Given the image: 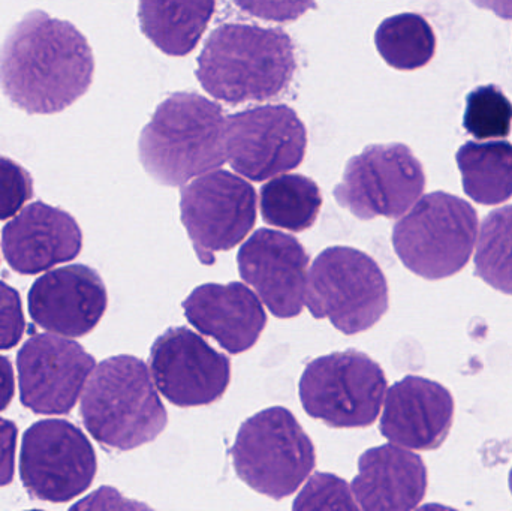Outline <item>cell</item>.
<instances>
[{"label":"cell","mask_w":512,"mask_h":511,"mask_svg":"<svg viewBox=\"0 0 512 511\" xmlns=\"http://www.w3.org/2000/svg\"><path fill=\"white\" fill-rule=\"evenodd\" d=\"M466 195L478 204L496 206L512 197V144L468 141L456 155Z\"/></svg>","instance_id":"22"},{"label":"cell","mask_w":512,"mask_h":511,"mask_svg":"<svg viewBox=\"0 0 512 511\" xmlns=\"http://www.w3.org/2000/svg\"><path fill=\"white\" fill-rule=\"evenodd\" d=\"M80 413L101 446L120 452L152 443L168 425L152 372L134 356L111 357L95 366L81 395Z\"/></svg>","instance_id":"4"},{"label":"cell","mask_w":512,"mask_h":511,"mask_svg":"<svg viewBox=\"0 0 512 511\" xmlns=\"http://www.w3.org/2000/svg\"><path fill=\"white\" fill-rule=\"evenodd\" d=\"M478 278L512 296V206L493 210L481 225L475 252Z\"/></svg>","instance_id":"25"},{"label":"cell","mask_w":512,"mask_h":511,"mask_svg":"<svg viewBox=\"0 0 512 511\" xmlns=\"http://www.w3.org/2000/svg\"><path fill=\"white\" fill-rule=\"evenodd\" d=\"M107 288L92 267H60L42 275L29 291V314L41 329L65 338L89 335L104 317Z\"/></svg>","instance_id":"16"},{"label":"cell","mask_w":512,"mask_h":511,"mask_svg":"<svg viewBox=\"0 0 512 511\" xmlns=\"http://www.w3.org/2000/svg\"><path fill=\"white\" fill-rule=\"evenodd\" d=\"M242 11L274 23H289L316 8L315 0H234Z\"/></svg>","instance_id":"30"},{"label":"cell","mask_w":512,"mask_h":511,"mask_svg":"<svg viewBox=\"0 0 512 511\" xmlns=\"http://www.w3.org/2000/svg\"><path fill=\"white\" fill-rule=\"evenodd\" d=\"M95 57L86 36L41 9L27 12L0 47V89L27 114H56L92 86Z\"/></svg>","instance_id":"1"},{"label":"cell","mask_w":512,"mask_h":511,"mask_svg":"<svg viewBox=\"0 0 512 511\" xmlns=\"http://www.w3.org/2000/svg\"><path fill=\"white\" fill-rule=\"evenodd\" d=\"M98 461L86 435L66 420H41L23 435L21 482L33 500L68 503L92 486Z\"/></svg>","instance_id":"11"},{"label":"cell","mask_w":512,"mask_h":511,"mask_svg":"<svg viewBox=\"0 0 512 511\" xmlns=\"http://www.w3.org/2000/svg\"><path fill=\"white\" fill-rule=\"evenodd\" d=\"M423 165L405 144H373L352 156L334 198L363 221L402 218L423 195Z\"/></svg>","instance_id":"9"},{"label":"cell","mask_w":512,"mask_h":511,"mask_svg":"<svg viewBox=\"0 0 512 511\" xmlns=\"http://www.w3.org/2000/svg\"><path fill=\"white\" fill-rule=\"evenodd\" d=\"M215 11L216 0H140L138 20L162 53L182 57L195 50Z\"/></svg>","instance_id":"21"},{"label":"cell","mask_w":512,"mask_h":511,"mask_svg":"<svg viewBox=\"0 0 512 511\" xmlns=\"http://www.w3.org/2000/svg\"><path fill=\"white\" fill-rule=\"evenodd\" d=\"M298 390L312 419L336 429L369 428L384 405L387 377L367 354L339 351L312 360Z\"/></svg>","instance_id":"8"},{"label":"cell","mask_w":512,"mask_h":511,"mask_svg":"<svg viewBox=\"0 0 512 511\" xmlns=\"http://www.w3.org/2000/svg\"><path fill=\"white\" fill-rule=\"evenodd\" d=\"M475 6L495 12L504 20H512V0H472Z\"/></svg>","instance_id":"33"},{"label":"cell","mask_w":512,"mask_h":511,"mask_svg":"<svg viewBox=\"0 0 512 511\" xmlns=\"http://www.w3.org/2000/svg\"><path fill=\"white\" fill-rule=\"evenodd\" d=\"M144 170L164 186H183L227 162V117L218 102L177 92L158 105L141 131Z\"/></svg>","instance_id":"3"},{"label":"cell","mask_w":512,"mask_h":511,"mask_svg":"<svg viewBox=\"0 0 512 511\" xmlns=\"http://www.w3.org/2000/svg\"><path fill=\"white\" fill-rule=\"evenodd\" d=\"M33 198V180L18 162L0 156V221L14 218Z\"/></svg>","instance_id":"28"},{"label":"cell","mask_w":512,"mask_h":511,"mask_svg":"<svg viewBox=\"0 0 512 511\" xmlns=\"http://www.w3.org/2000/svg\"><path fill=\"white\" fill-rule=\"evenodd\" d=\"M304 305L313 317L327 318L343 335H358L387 314V278L370 255L349 246H331L310 267Z\"/></svg>","instance_id":"6"},{"label":"cell","mask_w":512,"mask_h":511,"mask_svg":"<svg viewBox=\"0 0 512 511\" xmlns=\"http://www.w3.org/2000/svg\"><path fill=\"white\" fill-rule=\"evenodd\" d=\"M375 45L391 68L414 71L426 66L435 56L436 36L426 18L405 12L379 24Z\"/></svg>","instance_id":"24"},{"label":"cell","mask_w":512,"mask_h":511,"mask_svg":"<svg viewBox=\"0 0 512 511\" xmlns=\"http://www.w3.org/2000/svg\"><path fill=\"white\" fill-rule=\"evenodd\" d=\"M83 233L65 210L35 201L2 231L5 260L20 275H38L80 255Z\"/></svg>","instance_id":"17"},{"label":"cell","mask_w":512,"mask_h":511,"mask_svg":"<svg viewBox=\"0 0 512 511\" xmlns=\"http://www.w3.org/2000/svg\"><path fill=\"white\" fill-rule=\"evenodd\" d=\"M310 257L300 240L282 231L259 228L237 255L243 281L277 318H295L306 303Z\"/></svg>","instance_id":"15"},{"label":"cell","mask_w":512,"mask_h":511,"mask_svg":"<svg viewBox=\"0 0 512 511\" xmlns=\"http://www.w3.org/2000/svg\"><path fill=\"white\" fill-rule=\"evenodd\" d=\"M297 71L295 47L282 29L227 23L210 33L198 57L197 78L228 104L282 95Z\"/></svg>","instance_id":"2"},{"label":"cell","mask_w":512,"mask_h":511,"mask_svg":"<svg viewBox=\"0 0 512 511\" xmlns=\"http://www.w3.org/2000/svg\"><path fill=\"white\" fill-rule=\"evenodd\" d=\"M182 222L204 266L218 252L230 251L251 233L256 221V192L243 177L213 170L180 189Z\"/></svg>","instance_id":"10"},{"label":"cell","mask_w":512,"mask_h":511,"mask_svg":"<svg viewBox=\"0 0 512 511\" xmlns=\"http://www.w3.org/2000/svg\"><path fill=\"white\" fill-rule=\"evenodd\" d=\"M306 150V126L288 105L248 108L227 117V161L252 182L295 170Z\"/></svg>","instance_id":"12"},{"label":"cell","mask_w":512,"mask_h":511,"mask_svg":"<svg viewBox=\"0 0 512 511\" xmlns=\"http://www.w3.org/2000/svg\"><path fill=\"white\" fill-rule=\"evenodd\" d=\"M17 438L15 423L0 419V488L9 485L14 479Z\"/></svg>","instance_id":"31"},{"label":"cell","mask_w":512,"mask_h":511,"mask_svg":"<svg viewBox=\"0 0 512 511\" xmlns=\"http://www.w3.org/2000/svg\"><path fill=\"white\" fill-rule=\"evenodd\" d=\"M95 366V359L65 336H32L17 356L21 404L45 416L71 413Z\"/></svg>","instance_id":"14"},{"label":"cell","mask_w":512,"mask_h":511,"mask_svg":"<svg viewBox=\"0 0 512 511\" xmlns=\"http://www.w3.org/2000/svg\"><path fill=\"white\" fill-rule=\"evenodd\" d=\"M26 330L20 294L15 288L0 282V350H11L23 338Z\"/></svg>","instance_id":"29"},{"label":"cell","mask_w":512,"mask_h":511,"mask_svg":"<svg viewBox=\"0 0 512 511\" xmlns=\"http://www.w3.org/2000/svg\"><path fill=\"white\" fill-rule=\"evenodd\" d=\"M477 210L456 195L432 192L394 225L393 246L406 269L430 281L457 275L477 243Z\"/></svg>","instance_id":"5"},{"label":"cell","mask_w":512,"mask_h":511,"mask_svg":"<svg viewBox=\"0 0 512 511\" xmlns=\"http://www.w3.org/2000/svg\"><path fill=\"white\" fill-rule=\"evenodd\" d=\"M242 482L274 501L298 491L316 464L315 446L291 411L267 408L246 420L231 449Z\"/></svg>","instance_id":"7"},{"label":"cell","mask_w":512,"mask_h":511,"mask_svg":"<svg viewBox=\"0 0 512 511\" xmlns=\"http://www.w3.org/2000/svg\"><path fill=\"white\" fill-rule=\"evenodd\" d=\"M183 311L198 332L230 354L251 350L267 326L261 299L240 282L195 288L183 302Z\"/></svg>","instance_id":"19"},{"label":"cell","mask_w":512,"mask_h":511,"mask_svg":"<svg viewBox=\"0 0 512 511\" xmlns=\"http://www.w3.org/2000/svg\"><path fill=\"white\" fill-rule=\"evenodd\" d=\"M351 489L360 510H414L426 497L427 468L409 449L385 444L360 456Z\"/></svg>","instance_id":"20"},{"label":"cell","mask_w":512,"mask_h":511,"mask_svg":"<svg viewBox=\"0 0 512 511\" xmlns=\"http://www.w3.org/2000/svg\"><path fill=\"white\" fill-rule=\"evenodd\" d=\"M292 510H360V507L345 480L334 474L316 473L309 476Z\"/></svg>","instance_id":"27"},{"label":"cell","mask_w":512,"mask_h":511,"mask_svg":"<svg viewBox=\"0 0 512 511\" xmlns=\"http://www.w3.org/2000/svg\"><path fill=\"white\" fill-rule=\"evenodd\" d=\"M463 126L477 140L507 138L512 126L510 99L493 84L478 87L466 98Z\"/></svg>","instance_id":"26"},{"label":"cell","mask_w":512,"mask_h":511,"mask_svg":"<svg viewBox=\"0 0 512 511\" xmlns=\"http://www.w3.org/2000/svg\"><path fill=\"white\" fill-rule=\"evenodd\" d=\"M15 377L11 362L0 356V413L5 411L14 399Z\"/></svg>","instance_id":"32"},{"label":"cell","mask_w":512,"mask_h":511,"mask_svg":"<svg viewBox=\"0 0 512 511\" xmlns=\"http://www.w3.org/2000/svg\"><path fill=\"white\" fill-rule=\"evenodd\" d=\"M454 410L453 396L444 386L411 375L394 384L385 395L379 429L396 446L429 452L447 440Z\"/></svg>","instance_id":"18"},{"label":"cell","mask_w":512,"mask_h":511,"mask_svg":"<svg viewBox=\"0 0 512 511\" xmlns=\"http://www.w3.org/2000/svg\"><path fill=\"white\" fill-rule=\"evenodd\" d=\"M510 489H511V494H512V468H511V473H510Z\"/></svg>","instance_id":"34"},{"label":"cell","mask_w":512,"mask_h":511,"mask_svg":"<svg viewBox=\"0 0 512 511\" xmlns=\"http://www.w3.org/2000/svg\"><path fill=\"white\" fill-rule=\"evenodd\" d=\"M321 207V189L303 174H279L259 192V209L265 224L292 233L313 227Z\"/></svg>","instance_id":"23"},{"label":"cell","mask_w":512,"mask_h":511,"mask_svg":"<svg viewBox=\"0 0 512 511\" xmlns=\"http://www.w3.org/2000/svg\"><path fill=\"white\" fill-rule=\"evenodd\" d=\"M150 372L161 395L182 408L215 404L231 383L230 359L188 327H171L156 339Z\"/></svg>","instance_id":"13"}]
</instances>
